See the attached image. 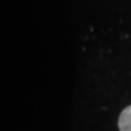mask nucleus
<instances>
[{"mask_svg":"<svg viewBox=\"0 0 131 131\" xmlns=\"http://www.w3.org/2000/svg\"><path fill=\"white\" fill-rule=\"evenodd\" d=\"M119 131H131V105L122 110L118 118Z\"/></svg>","mask_w":131,"mask_h":131,"instance_id":"nucleus-1","label":"nucleus"}]
</instances>
